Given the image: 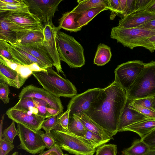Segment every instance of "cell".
<instances>
[{
    "instance_id": "cell-48",
    "label": "cell",
    "mask_w": 155,
    "mask_h": 155,
    "mask_svg": "<svg viewBox=\"0 0 155 155\" xmlns=\"http://www.w3.org/2000/svg\"><path fill=\"white\" fill-rule=\"evenodd\" d=\"M135 0H127L126 6L124 14L121 16V18L135 12Z\"/></svg>"
},
{
    "instance_id": "cell-53",
    "label": "cell",
    "mask_w": 155,
    "mask_h": 155,
    "mask_svg": "<svg viewBox=\"0 0 155 155\" xmlns=\"http://www.w3.org/2000/svg\"><path fill=\"white\" fill-rule=\"evenodd\" d=\"M29 66L30 69L33 72L40 71L45 69L41 68L35 63H33Z\"/></svg>"
},
{
    "instance_id": "cell-47",
    "label": "cell",
    "mask_w": 155,
    "mask_h": 155,
    "mask_svg": "<svg viewBox=\"0 0 155 155\" xmlns=\"http://www.w3.org/2000/svg\"><path fill=\"white\" fill-rule=\"evenodd\" d=\"M153 0H135V12L145 10Z\"/></svg>"
},
{
    "instance_id": "cell-3",
    "label": "cell",
    "mask_w": 155,
    "mask_h": 155,
    "mask_svg": "<svg viewBox=\"0 0 155 155\" xmlns=\"http://www.w3.org/2000/svg\"><path fill=\"white\" fill-rule=\"evenodd\" d=\"M56 39L61 60L72 68L81 67L84 64V49L74 37L59 31Z\"/></svg>"
},
{
    "instance_id": "cell-22",
    "label": "cell",
    "mask_w": 155,
    "mask_h": 155,
    "mask_svg": "<svg viewBox=\"0 0 155 155\" xmlns=\"http://www.w3.org/2000/svg\"><path fill=\"white\" fill-rule=\"evenodd\" d=\"M155 129V120L147 119L139 121L124 129L122 131L136 133L142 139Z\"/></svg>"
},
{
    "instance_id": "cell-6",
    "label": "cell",
    "mask_w": 155,
    "mask_h": 155,
    "mask_svg": "<svg viewBox=\"0 0 155 155\" xmlns=\"http://www.w3.org/2000/svg\"><path fill=\"white\" fill-rule=\"evenodd\" d=\"M155 35V31L144 30L137 28H123L119 26L111 28L110 37L124 46L133 49L142 47L144 40Z\"/></svg>"
},
{
    "instance_id": "cell-30",
    "label": "cell",
    "mask_w": 155,
    "mask_h": 155,
    "mask_svg": "<svg viewBox=\"0 0 155 155\" xmlns=\"http://www.w3.org/2000/svg\"><path fill=\"white\" fill-rule=\"evenodd\" d=\"M86 131L85 136L83 137H80L85 142L92 145L97 149L111 140L106 139L87 129Z\"/></svg>"
},
{
    "instance_id": "cell-12",
    "label": "cell",
    "mask_w": 155,
    "mask_h": 155,
    "mask_svg": "<svg viewBox=\"0 0 155 155\" xmlns=\"http://www.w3.org/2000/svg\"><path fill=\"white\" fill-rule=\"evenodd\" d=\"M12 107L19 110L29 112L45 119L60 114L57 110L52 108L45 101L32 97L20 99Z\"/></svg>"
},
{
    "instance_id": "cell-2",
    "label": "cell",
    "mask_w": 155,
    "mask_h": 155,
    "mask_svg": "<svg viewBox=\"0 0 155 155\" xmlns=\"http://www.w3.org/2000/svg\"><path fill=\"white\" fill-rule=\"evenodd\" d=\"M32 74L43 88L56 97L72 98L77 94V89L71 82L62 77L52 67L33 71Z\"/></svg>"
},
{
    "instance_id": "cell-51",
    "label": "cell",
    "mask_w": 155,
    "mask_h": 155,
    "mask_svg": "<svg viewBox=\"0 0 155 155\" xmlns=\"http://www.w3.org/2000/svg\"><path fill=\"white\" fill-rule=\"evenodd\" d=\"M2 2L8 4L21 5L25 4L23 0H0Z\"/></svg>"
},
{
    "instance_id": "cell-40",
    "label": "cell",
    "mask_w": 155,
    "mask_h": 155,
    "mask_svg": "<svg viewBox=\"0 0 155 155\" xmlns=\"http://www.w3.org/2000/svg\"><path fill=\"white\" fill-rule=\"evenodd\" d=\"M14 147V145L4 138L0 140V155H7Z\"/></svg>"
},
{
    "instance_id": "cell-44",
    "label": "cell",
    "mask_w": 155,
    "mask_h": 155,
    "mask_svg": "<svg viewBox=\"0 0 155 155\" xmlns=\"http://www.w3.org/2000/svg\"><path fill=\"white\" fill-rule=\"evenodd\" d=\"M140 139L150 149H155V129L143 138Z\"/></svg>"
},
{
    "instance_id": "cell-4",
    "label": "cell",
    "mask_w": 155,
    "mask_h": 155,
    "mask_svg": "<svg viewBox=\"0 0 155 155\" xmlns=\"http://www.w3.org/2000/svg\"><path fill=\"white\" fill-rule=\"evenodd\" d=\"M126 92L127 98L131 100L155 95V61L145 63L142 70Z\"/></svg>"
},
{
    "instance_id": "cell-37",
    "label": "cell",
    "mask_w": 155,
    "mask_h": 155,
    "mask_svg": "<svg viewBox=\"0 0 155 155\" xmlns=\"http://www.w3.org/2000/svg\"><path fill=\"white\" fill-rule=\"evenodd\" d=\"M129 106L131 108L139 112L149 118L155 120V111L153 110L144 108L132 103L130 100Z\"/></svg>"
},
{
    "instance_id": "cell-42",
    "label": "cell",
    "mask_w": 155,
    "mask_h": 155,
    "mask_svg": "<svg viewBox=\"0 0 155 155\" xmlns=\"http://www.w3.org/2000/svg\"><path fill=\"white\" fill-rule=\"evenodd\" d=\"M41 136L46 148L48 149L51 148L56 143L55 139L51 133H47L43 132L41 134Z\"/></svg>"
},
{
    "instance_id": "cell-35",
    "label": "cell",
    "mask_w": 155,
    "mask_h": 155,
    "mask_svg": "<svg viewBox=\"0 0 155 155\" xmlns=\"http://www.w3.org/2000/svg\"><path fill=\"white\" fill-rule=\"evenodd\" d=\"M16 136H18V134L15 127V122L12 121L10 126L3 130L2 136L5 140L13 143Z\"/></svg>"
},
{
    "instance_id": "cell-27",
    "label": "cell",
    "mask_w": 155,
    "mask_h": 155,
    "mask_svg": "<svg viewBox=\"0 0 155 155\" xmlns=\"http://www.w3.org/2000/svg\"><path fill=\"white\" fill-rule=\"evenodd\" d=\"M43 31L31 30L14 45L41 44L44 39Z\"/></svg>"
},
{
    "instance_id": "cell-41",
    "label": "cell",
    "mask_w": 155,
    "mask_h": 155,
    "mask_svg": "<svg viewBox=\"0 0 155 155\" xmlns=\"http://www.w3.org/2000/svg\"><path fill=\"white\" fill-rule=\"evenodd\" d=\"M153 100L152 97L136 99L132 100V101L138 105L154 110L152 107Z\"/></svg>"
},
{
    "instance_id": "cell-32",
    "label": "cell",
    "mask_w": 155,
    "mask_h": 155,
    "mask_svg": "<svg viewBox=\"0 0 155 155\" xmlns=\"http://www.w3.org/2000/svg\"><path fill=\"white\" fill-rule=\"evenodd\" d=\"M8 50L13 58L18 61L21 65L29 66L34 63L18 51L16 47L10 44Z\"/></svg>"
},
{
    "instance_id": "cell-31",
    "label": "cell",
    "mask_w": 155,
    "mask_h": 155,
    "mask_svg": "<svg viewBox=\"0 0 155 155\" xmlns=\"http://www.w3.org/2000/svg\"><path fill=\"white\" fill-rule=\"evenodd\" d=\"M0 11L31 12L29 11L28 6L25 3L21 5L8 4L4 3L0 0Z\"/></svg>"
},
{
    "instance_id": "cell-52",
    "label": "cell",
    "mask_w": 155,
    "mask_h": 155,
    "mask_svg": "<svg viewBox=\"0 0 155 155\" xmlns=\"http://www.w3.org/2000/svg\"><path fill=\"white\" fill-rule=\"evenodd\" d=\"M145 10L150 13L155 14V0H153L152 2Z\"/></svg>"
},
{
    "instance_id": "cell-39",
    "label": "cell",
    "mask_w": 155,
    "mask_h": 155,
    "mask_svg": "<svg viewBox=\"0 0 155 155\" xmlns=\"http://www.w3.org/2000/svg\"><path fill=\"white\" fill-rule=\"evenodd\" d=\"M8 86L3 82H0V98L5 104L8 103L10 100L8 97L10 90Z\"/></svg>"
},
{
    "instance_id": "cell-28",
    "label": "cell",
    "mask_w": 155,
    "mask_h": 155,
    "mask_svg": "<svg viewBox=\"0 0 155 155\" xmlns=\"http://www.w3.org/2000/svg\"><path fill=\"white\" fill-rule=\"evenodd\" d=\"M150 149L141 139H137L130 147L123 150L121 155H144Z\"/></svg>"
},
{
    "instance_id": "cell-9",
    "label": "cell",
    "mask_w": 155,
    "mask_h": 155,
    "mask_svg": "<svg viewBox=\"0 0 155 155\" xmlns=\"http://www.w3.org/2000/svg\"><path fill=\"white\" fill-rule=\"evenodd\" d=\"M30 12L37 16L43 26L51 20L62 0H23Z\"/></svg>"
},
{
    "instance_id": "cell-56",
    "label": "cell",
    "mask_w": 155,
    "mask_h": 155,
    "mask_svg": "<svg viewBox=\"0 0 155 155\" xmlns=\"http://www.w3.org/2000/svg\"></svg>"
},
{
    "instance_id": "cell-17",
    "label": "cell",
    "mask_w": 155,
    "mask_h": 155,
    "mask_svg": "<svg viewBox=\"0 0 155 155\" xmlns=\"http://www.w3.org/2000/svg\"><path fill=\"white\" fill-rule=\"evenodd\" d=\"M155 18V14L145 10L136 11L119 20L118 26L123 28H137Z\"/></svg>"
},
{
    "instance_id": "cell-46",
    "label": "cell",
    "mask_w": 155,
    "mask_h": 155,
    "mask_svg": "<svg viewBox=\"0 0 155 155\" xmlns=\"http://www.w3.org/2000/svg\"><path fill=\"white\" fill-rule=\"evenodd\" d=\"M142 47L153 52L155 51V35L145 39Z\"/></svg>"
},
{
    "instance_id": "cell-8",
    "label": "cell",
    "mask_w": 155,
    "mask_h": 155,
    "mask_svg": "<svg viewBox=\"0 0 155 155\" xmlns=\"http://www.w3.org/2000/svg\"><path fill=\"white\" fill-rule=\"evenodd\" d=\"M144 65L142 61L133 60L123 63L115 69V78L126 91L134 83Z\"/></svg>"
},
{
    "instance_id": "cell-26",
    "label": "cell",
    "mask_w": 155,
    "mask_h": 155,
    "mask_svg": "<svg viewBox=\"0 0 155 155\" xmlns=\"http://www.w3.org/2000/svg\"><path fill=\"white\" fill-rule=\"evenodd\" d=\"M68 130L74 135L81 137L85 136L87 131L79 117L75 114H70Z\"/></svg>"
},
{
    "instance_id": "cell-10",
    "label": "cell",
    "mask_w": 155,
    "mask_h": 155,
    "mask_svg": "<svg viewBox=\"0 0 155 155\" xmlns=\"http://www.w3.org/2000/svg\"><path fill=\"white\" fill-rule=\"evenodd\" d=\"M58 31L52 20L48 21L44 25L45 38L41 44L53 61L54 66L56 68L57 73H61L65 76L57 48L56 37Z\"/></svg>"
},
{
    "instance_id": "cell-16",
    "label": "cell",
    "mask_w": 155,
    "mask_h": 155,
    "mask_svg": "<svg viewBox=\"0 0 155 155\" xmlns=\"http://www.w3.org/2000/svg\"><path fill=\"white\" fill-rule=\"evenodd\" d=\"M30 31L18 25L0 15V40L13 45Z\"/></svg>"
},
{
    "instance_id": "cell-11",
    "label": "cell",
    "mask_w": 155,
    "mask_h": 155,
    "mask_svg": "<svg viewBox=\"0 0 155 155\" xmlns=\"http://www.w3.org/2000/svg\"><path fill=\"white\" fill-rule=\"evenodd\" d=\"M101 88L89 89L72 98L67 106L70 114L78 116L86 113L99 94Z\"/></svg>"
},
{
    "instance_id": "cell-13",
    "label": "cell",
    "mask_w": 155,
    "mask_h": 155,
    "mask_svg": "<svg viewBox=\"0 0 155 155\" xmlns=\"http://www.w3.org/2000/svg\"><path fill=\"white\" fill-rule=\"evenodd\" d=\"M32 97L45 101L52 109L60 114L63 112V107L60 97L52 94L44 88L32 84L26 86L21 90L18 95L19 99Z\"/></svg>"
},
{
    "instance_id": "cell-49",
    "label": "cell",
    "mask_w": 155,
    "mask_h": 155,
    "mask_svg": "<svg viewBox=\"0 0 155 155\" xmlns=\"http://www.w3.org/2000/svg\"><path fill=\"white\" fill-rule=\"evenodd\" d=\"M137 28L144 30L155 31V18L150 20Z\"/></svg>"
},
{
    "instance_id": "cell-54",
    "label": "cell",
    "mask_w": 155,
    "mask_h": 155,
    "mask_svg": "<svg viewBox=\"0 0 155 155\" xmlns=\"http://www.w3.org/2000/svg\"><path fill=\"white\" fill-rule=\"evenodd\" d=\"M144 155H155V149H150Z\"/></svg>"
},
{
    "instance_id": "cell-15",
    "label": "cell",
    "mask_w": 155,
    "mask_h": 155,
    "mask_svg": "<svg viewBox=\"0 0 155 155\" xmlns=\"http://www.w3.org/2000/svg\"><path fill=\"white\" fill-rule=\"evenodd\" d=\"M6 114L13 121L22 124L35 131L40 130L41 125L45 119L42 116L13 107L8 109L6 111Z\"/></svg>"
},
{
    "instance_id": "cell-1",
    "label": "cell",
    "mask_w": 155,
    "mask_h": 155,
    "mask_svg": "<svg viewBox=\"0 0 155 155\" xmlns=\"http://www.w3.org/2000/svg\"><path fill=\"white\" fill-rule=\"evenodd\" d=\"M127 99L126 91L115 78L110 84L101 88L85 114L113 137L118 132L120 117Z\"/></svg>"
},
{
    "instance_id": "cell-34",
    "label": "cell",
    "mask_w": 155,
    "mask_h": 155,
    "mask_svg": "<svg viewBox=\"0 0 155 155\" xmlns=\"http://www.w3.org/2000/svg\"><path fill=\"white\" fill-rule=\"evenodd\" d=\"M117 148L114 144H104L97 148L95 155H116Z\"/></svg>"
},
{
    "instance_id": "cell-50",
    "label": "cell",
    "mask_w": 155,
    "mask_h": 155,
    "mask_svg": "<svg viewBox=\"0 0 155 155\" xmlns=\"http://www.w3.org/2000/svg\"><path fill=\"white\" fill-rule=\"evenodd\" d=\"M127 0H119L118 15L121 17L124 13L127 5Z\"/></svg>"
},
{
    "instance_id": "cell-5",
    "label": "cell",
    "mask_w": 155,
    "mask_h": 155,
    "mask_svg": "<svg viewBox=\"0 0 155 155\" xmlns=\"http://www.w3.org/2000/svg\"><path fill=\"white\" fill-rule=\"evenodd\" d=\"M56 143L62 149L75 155H93L97 149L84 141L80 137L68 131L52 130Z\"/></svg>"
},
{
    "instance_id": "cell-14",
    "label": "cell",
    "mask_w": 155,
    "mask_h": 155,
    "mask_svg": "<svg viewBox=\"0 0 155 155\" xmlns=\"http://www.w3.org/2000/svg\"><path fill=\"white\" fill-rule=\"evenodd\" d=\"M0 15L27 29L43 31L44 26L40 19L31 12L0 11Z\"/></svg>"
},
{
    "instance_id": "cell-36",
    "label": "cell",
    "mask_w": 155,
    "mask_h": 155,
    "mask_svg": "<svg viewBox=\"0 0 155 155\" xmlns=\"http://www.w3.org/2000/svg\"><path fill=\"white\" fill-rule=\"evenodd\" d=\"M9 44L5 41L0 40V55L9 61L20 64L18 61L13 58L9 51Z\"/></svg>"
},
{
    "instance_id": "cell-33",
    "label": "cell",
    "mask_w": 155,
    "mask_h": 155,
    "mask_svg": "<svg viewBox=\"0 0 155 155\" xmlns=\"http://www.w3.org/2000/svg\"><path fill=\"white\" fill-rule=\"evenodd\" d=\"M59 115L52 116L45 120L41 125V128L45 133H50L52 130H60L58 123V118Z\"/></svg>"
},
{
    "instance_id": "cell-20",
    "label": "cell",
    "mask_w": 155,
    "mask_h": 155,
    "mask_svg": "<svg viewBox=\"0 0 155 155\" xmlns=\"http://www.w3.org/2000/svg\"><path fill=\"white\" fill-rule=\"evenodd\" d=\"M12 45L31 54L43 63L48 68L54 66L53 61L41 44Z\"/></svg>"
},
{
    "instance_id": "cell-57",
    "label": "cell",
    "mask_w": 155,
    "mask_h": 155,
    "mask_svg": "<svg viewBox=\"0 0 155 155\" xmlns=\"http://www.w3.org/2000/svg\"></svg>"
},
{
    "instance_id": "cell-23",
    "label": "cell",
    "mask_w": 155,
    "mask_h": 155,
    "mask_svg": "<svg viewBox=\"0 0 155 155\" xmlns=\"http://www.w3.org/2000/svg\"><path fill=\"white\" fill-rule=\"evenodd\" d=\"M77 2L78 5L71 10L76 13H81L91 8L98 7H107L110 10L108 0H78Z\"/></svg>"
},
{
    "instance_id": "cell-24",
    "label": "cell",
    "mask_w": 155,
    "mask_h": 155,
    "mask_svg": "<svg viewBox=\"0 0 155 155\" xmlns=\"http://www.w3.org/2000/svg\"><path fill=\"white\" fill-rule=\"evenodd\" d=\"M79 117L86 129L99 135L106 139H114L113 137L85 114H83Z\"/></svg>"
},
{
    "instance_id": "cell-25",
    "label": "cell",
    "mask_w": 155,
    "mask_h": 155,
    "mask_svg": "<svg viewBox=\"0 0 155 155\" xmlns=\"http://www.w3.org/2000/svg\"><path fill=\"white\" fill-rule=\"evenodd\" d=\"M112 56L110 47L102 43L98 45L94 63L97 66H103L108 63Z\"/></svg>"
},
{
    "instance_id": "cell-29",
    "label": "cell",
    "mask_w": 155,
    "mask_h": 155,
    "mask_svg": "<svg viewBox=\"0 0 155 155\" xmlns=\"http://www.w3.org/2000/svg\"><path fill=\"white\" fill-rule=\"evenodd\" d=\"M110 10L107 7H98L88 10L81 13V15L77 22L80 26L82 27L88 24L97 15L102 11Z\"/></svg>"
},
{
    "instance_id": "cell-38",
    "label": "cell",
    "mask_w": 155,
    "mask_h": 155,
    "mask_svg": "<svg viewBox=\"0 0 155 155\" xmlns=\"http://www.w3.org/2000/svg\"><path fill=\"white\" fill-rule=\"evenodd\" d=\"M69 115V112L68 110L58 115V123L60 128V130L66 131H68V126Z\"/></svg>"
},
{
    "instance_id": "cell-7",
    "label": "cell",
    "mask_w": 155,
    "mask_h": 155,
    "mask_svg": "<svg viewBox=\"0 0 155 155\" xmlns=\"http://www.w3.org/2000/svg\"><path fill=\"white\" fill-rule=\"evenodd\" d=\"M17 129L20 141V144L17 147L18 149L35 154L40 153L46 148L41 136L43 131H35L18 123Z\"/></svg>"
},
{
    "instance_id": "cell-45",
    "label": "cell",
    "mask_w": 155,
    "mask_h": 155,
    "mask_svg": "<svg viewBox=\"0 0 155 155\" xmlns=\"http://www.w3.org/2000/svg\"><path fill=\"white\" fill-rule=\"evenodd\" d=\"M108 2L109 6L111 11L110 19L111 20H114L118 14L119 0H108Z\"/></svg>"
},
{
    "instance_id": "cell-55",
    "label": "cell",
    "mask_w": 155,
    "mask_h": 155,
    "mask_svg": "<svg viewBox=\"0 0 155 155\" xmlns=\"http://www.w3.org/2000/svg\"><path fill=\"white\" fill-rule=\"evenodd\" d=\"M152 107L153 110L155 111V95L153 96V100L152 103Z\"/></svg>"
},
{
    "instance_id": "cell-43",
    "label": "cell",
    "mask_w": 155,
    "mask_h": 155,
    "mask_svg": "<svg viewBox=\"0 0 155 155\" xmlns=\"http://www.w3.org/2000/svg\"><path fill=\"white\" fill-rule=\"evenodd\" d=\"M39 155H68V154H64L61 148L56 143L51 148L47 150L42 151Z\"/></svg>"
},
{
    "instance_id": "cell-21",
    "label": "cell",
    "mask_w": 155,
    "mask_h": 155,
    "mask_svg": "<svg viewBox=\"0 0 155 155\" xmlns=\"http://www.w3.org/2000/svg\"><path fill=\"white\" fill-rule=\"evenodd\" d=\"M81 13H76L71 11L64 13L58 20L59 25L57 27L58 31L61 28L71 32H77L81 28L77 21L81 17Z\"/></svg>"
},
{
    "instance_id": "cell-18",
    "label": "cell",
    "mask_w": 155,
    "mask_h": 155,
    "mask_svg": "<svg viewBox=\"0 0 155 155\" xmlns=\"http://www.w3.org/2000/svg\"><path fill=\"white\" fill-rule=\"evenodd\" d=\"M130 100L127 98L125 106L120 117L118 132H121L127 127L142 120L150 119L139 112L130 108Z\"/></svg>"
},
{
    "instance_id": "cell-19",
    "label": "cell",
    "mask_w": 155,
    "mask_h": 155,
    "mask_svg": "<svg viewBox=\"0 0 155 155\" xmlns=\"http://www.w3.org/2000/svg\"><path fill=\"white\" fill-rule=\"evenodd\" d=\"M27 79L17 71L0 63V82L19 89L24 84Z\"/></svg>"
}]
</instances>
